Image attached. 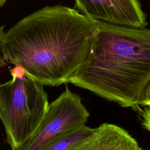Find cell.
<instances>
[{"label": "cell", "instance_id": "6da1fadb", "mask_svg": "<svg viewBox=\"0 0 150 150\" xmlns=\"http://www.w3.org/2000/svg\"><path fill=\"white\" fill-rule=\"evenodd\" d=\"M96 23L78 11L44 7L21 19L5 33L1 51L6 63L19 65L43 86H58L86 60Z\"/></svg>", "mask_w": 150, "mask_h": 150}, {"label": "cell", "instance_id": "7a4b0ae2", "mask_svg": "<svg viewBox=\"0 0 150 150\" xmlns=\"http://www.w3.org/2000/svg\"><path fill=\"white\" fill-rule=\"evenodd\" d=\"M94 22L89 53L68 83L135 109L150 81V29Z\"/></svg>", "mask_w": 150, "mask_h": 150}, {"label": "cell", "instance_id": "3957f363", "mask_svg": "<svg viewBox=\"0 0 150 150\" xmlns=\"http://www.w3.org/2000/svg\"><path fill=\"white\" fill-rule=\"evenodd\" d=\"M43 86L27 75L0 84V120L12 150L33 135L47 111Z\"/></svg>", "mask_w": 150, "mask_h": 150}, {"label": "cell", "instance_id": "277c9868", "mask_svg": "<svg viewBox=\"0 0 150 150\" xmlns=\"http://www.w3.org/2000/svg\"><path fill=\"white\" fill-rule=\"evenodd\" d=\"M89 115L80 96L66 87L49 104L43 119L33 135L19 148L13 150H39L59 134L85 125Z\"/></svg>", "mask_w": 150, "mask_h": 150}, {"label": "cell", "instance_id": "5b68a950", "mask_svg": "<svg viewBox=\"0 0 150 150\" xmlns=\"http://www.w3.org/2000/svg\"><path fill=\"white\" fill-rule=\"evenodd\" d=\"M79 11L93 21L144 28L146 16L138 0H74Z\"/></svg>", "mask_w": 150, "mask_h": 150}, {"label": "cell", "instance_id": "8992f818", "mask_svg": "<svg viewBox=\"0 0 150 150\" xmlns=\"http://www.w3.org/2000/svg\"><path fill=\"white\" fill-rule=\"evenodd\" d=\"M137 141L121 127L104 123L71 150H139Z\"/></svg>", "mask_w": 150, "mask_h": 150}, {"label": "cell", "instance_id": "52a82bcc", "mask_svg": "<svg viewBox=\"0 0 150 150\" xmlns=\"http://www.w3.org/2000/svg\"><path fill=\"white\" fill-rule=\"evenodd\" d=\"M95 128L83 125L64 132L43 146L39 150H71L80 142L91 135Z\"/></svg>", "mask_w": 150, "mask_h": 150}, {"label": "cell", "instance_id": "ba28073f", "mask_svg": "<svg viewBox=\"0 0 150 150\" xmlns=\"http://www.w3.org/2000/svg\"><path fill=\"white\" fill-rule=\"evenodd\" d=\"M142 125L150 132V105L146 106L142 112Z\"/></svg>", "mask_w": 150, "mask_h": 150}, {"label": "cell", "instance_id": "9c48e42d", "mask_svg": "<svg viewBox=\"0 0 150 150\" xmlns=\"http://www.w3.org/2000/svg\"><path fill=\"white\" fill-rule=\"evenodd\" d=\"M10 73L12 76V79H22L26 75L25 69L19 65H16L11 69Z\"/></svg>", "mask_w": 150, "mask_h": 150}, {"label": "cell", "instance_id": "30bf717a", "mask_svg": "<svg viewBox=\"0 0 150 150\" xmlns=\"http://www.w3.org/2000/svg\"><path fill=\"white\" fill-rule=\"evenodd\" d=\"M142 105H150V81L148 83L145 90Z\"/></svg>", "mask_w": 150, "mask_h": 150}, {"label": "cell", "instance_id": "8fae6325", "mask_svg": "<svg viewBox=\"0 0 150 150\" xmlns=\"http://www.w3.org/2000/svg\"><path fill=\"white\" fill-rule=\"evenodd\" d=\"M5 33L2 27H0V67H4L6 65V62L4 60L1 51V42Z\"/></svg>", "mask_w": 150, "mask_h": 150}, {"label": "cell", "instance_id": "7c38bea8", "mask_svg": "<svg viewBox=\"0 0 150 150\" xmlns=\"http://www.w3.org/2000/svg\"><path fill=\"white\" fill-rule=\"evenodd\" d=\"M8 0H0V7L2 6L3 5H4V4H5V2L7 1Z\"/></svg>", "mask_w": 150, "mask_h": 150}, {"label": "cell", "instance_id": "4fadbf2b", "mask_svg": "<svg viewBox=\"0 0 150 150\" xmlns=\"http://www.w3.org/2000/svg\"><path fill=\"white\" fill-rule=\"evenodd\" d=\"M139 150H145V149H142V148H140V149Z\"/></svg>", "mask_w": 150, "mask_h": 150}]
</instances>
